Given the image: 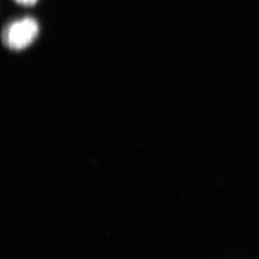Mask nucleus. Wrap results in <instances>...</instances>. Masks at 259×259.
<instances>
[{
	"mask_svg": "<svg viewBox=\"0 0 259 259\" xmlns=\"http://www.w3.org/2000/svg\"><path fill=\"white\" fill-rule=\"evenodd\" d=\"M39 31V24L34 18L15 20L3 29V44L12 51H21L34 42Z\"/></svg>",
	"mask_w": 259,
	"mask_h": 259,
	"instance_id": "nucleus-1",
	"label": "nucleus"
},
{
	"mask_svg": "<svg viewBox=\"0 0 259 259\" xmlns=\"http://www.w3.org/2000/svg\"><path fill=\"white\" fill-rule=\"evenodd\" d=\"M19 5H25V6H31L36 4L38 0H15Z\"/></svg>",
	"mask_w": 259,
	"mask_h": 259,
	"instance_id": "nucleus-2",
	"label": "nucleus"
}]
</instances>
